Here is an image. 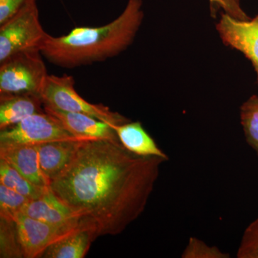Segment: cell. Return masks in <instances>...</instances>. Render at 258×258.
<instances>
[{
	"instance_id": "obj_2",
	"label": "cell",
	"mask_w": 258,
	"mask_h": 258,
	"mask_svg": "<svg viewBox=\"0 0 258 258\" xmlns=\"http://www.w3.org/2000/svg\"><path fill=\"white\" fill-rule=\"evenodd\" d=\"M142 0H128L123 13L98 28H76L60 37L49 35L40 52L51 63L74 69L115 57L133 42L144 19Z\"/></svg>"
},
{
	"instance_id": "obj_13",
	"label": "cell",
	"mask_w": 258,
	"mask_h": 258,
	"mask_svg": "<svg viewBox=\"0 0 258 258\" xmlns=\"http://www.w3.org/2000/svg\"><path fill=\"white\" fill-rule=\"evenodd\" d=\"M120 143L129 152L142 157H157L169 160L165 153L158 147L154 139L139 121L111 125Z\"/></svg>"
},
{
	"instance_id": "obj_22",
	"label": "cell",
	"mask_w": 258,
	"mask_h": 258,
	"mask_svg": "<svg viewBox=\"0 0 258 258\" xmlns=\"http://www.w3.org/2000/svg\"><path fill=\"white\" fill-rule=\"evenodd\" d=\"M212 16L222 10V13L230 15L232 18L240 20H247L249 18L242 10L240 0H209Z\"/></svg>"
},
{
	"instance_id": "obj_8",
	"label": "cell",
	"mask_w": 258,
	"mask_h": 258,
	"mask_svg": "<svg viewBox=\"0 0 258 258\" xmlns=\"http://www.w3.org/2000/svg\"><path fill=\"white\" fill-rule=\"evenodd\" d=\"M216 29L226 46L240 51L252 62L258 83V15L240 20L222 13Z\"/></svg>"
},
{
	"instance_id": "obj_9",
	"label": "cell",
	"mask_w": 258,
	"mask_h": 258,
	"mask_svg": "<svg viewBox=\"0 0 258 258\" xmlns=\"http://www.w3.org/2000/svg\"><path fill=\"white\" fill-rule=\"evenodd\" d=\"M21 214L55 227L81 228L79 217L52 192L50 186L40 198L30 200Z\"/></svg>"
},
{
	"instance_id": "obj_17",
	"label": "cell",
	"mask_w": 258,
	"mask_h": 258,
	"mask_svg": "<svg viewBox=\"0 0 258 258\" xmlns=\"http://www.w3.org/2000/svg\"><path fill=\"white\" fill-rule=\"evenodd\" d=\"M240 121L246 142L258 157V96L256 95L241 106Z\"/></svg>"
},
{
	"instance_id": "obj_16",
	"label": "cell",
	"mask_w": 258,
	"mask_h": 258,
	"mask_svg": "<svg viewBox=\"0 0 258 258\" xmlns=\"http://www.w3.org/2000/svg\"><path fill=\"white\" fill-rule=\"evenodd\" d=\"M0 184L14 190L30 200H35L42 196L49 186H40L32 184L25 179L8 162L0 159Z\"/></svg>"
},
{
	"instance_id": "obj_7",
	"label": "cell",
	"mask_w": 258,
	"mask_h": 258,
	"mask_svg": "<svg viewBox=\"0 0 258 258\" xmlns=\"http://www.w3.org/2000/svg\"><path fill=\"white\" fill-rule=\"evenodd\" d=\"M24 257H41L50 246L82 228H64L19 214L15 220Z\"/></svg>"
},
{
	"instance_id": "obj_6",
	"label": "cell",
	"mask_w": 258,
	"mask_h": 258,
	"mask_svg": "<svg viewBox=\"0 0 258 258\" xmlns=\"http://www.w3.org/2000/svg\"><path fill=\"white\" fill-rule=\"evenodd\" d=\"M83 141L70 133L60 120L46 111L35 113L0 132V145H41L57 142Z\"/></svg>"
},
{
	"instance_id": "obj_14",
	"label": "cell",
	"mask_w": 258,
	"mask_h": 258,
	"mask_svg": "<svg viewBox=\"0 0 258 258\" xmlns=\"http://www.w3.org/2000/svg\"><path fill=\"white\" fill-rule=\"evenodd\" d=\"M81 141L51 142L39 145V161L49 183L69 164Z\"/></svg>"
},
{
	"instance_id": "obj_18",
	"label": "cell",
	"mask_w": 258,
	"mask_h": 258,
	"mask_svg": "<svg viewBox=\"0 0 258 258\" xmlns=\"http://www.w3.org/2000/svg\"><path fill=\"white\" fill-rule=\"evenodd\" d=\"M0 257H24L15 222L0 218Z\"/></svg>"
},
{
	"instance_id": "obj_12",
	"label": "cell",
	"mask_w": 258,
	"mask_h": 258,
	"mask_svg": "<svg viewBox=\"0 0 258 258\" xmlns=\"http://www.w3.org/2000/svg\"><path fill=\"white\" fill-rule=\"evenodd\" d=\"M41 97L34 93L0 94V131L14 126L35 113L45 111Z\"/></svg>"
},
{
	"instance_id": "obj_1",
	"label": "cell",
	"mask_w": 258,
	"mask_h": 258,
	"mask_svg": "<svg viewBox=\"0 0 258 258\" xmlns=\"http://www.w3.org/2000/svg\"><path fill=\"white\" fill-rule=\"evenodd\" d=\"M166 161L134 154L119 140L81 141L49 186L95 240L121 233L142 215Z\"/></svg>"
},
{
	"instance_id": "obj_19",
	"label": "cell",
	"mask_w": 258,
	"mask_h": 258,
	"mask_svg": "<svg viewBox=\"0 0 258 258\" xmlns=\"http://www.w3.org/2000/svg\"><path fill=\"white\" fill-rule=\"evenodd\" d=\"M30 199L0 184V218L15 222Z\"/></svg>"
},
{
	"instance_id": "obj_15",
	"label": "cell",
	"mask_w": 258,
	"mask_h": 258,
	"mask_svg": "<svg viewBox=\"0 0 258 258\" xmlns=\"http://www.w3.org/2000/svg\"><path fill=\"white\" fill-rule=\"evenodd\" d=\"M93 241L91 232L81 229L50 246L42 257L83 258Z\"/></svg>"
},
{
	"instance_id": "obj_5",
	"label": "cell",
	"mask_w": 258,
	"mask_h": 258,
	"mask_svg": "<svg viewBox=\"0 0 258 258\" xmlns=\"http://www.w3.org/2000/svg\"><path fill=\"white\" fill-rule=\"evenodd\" d=\"M40 50L23 51L0 62V94L40 95L47 76Z\"/></svg>"
},
{
	"instance_id": "obj_3",
	"label": "cell",
	"mask_w": 258,
	"mask_h": 258,
	"mask_svg": "<svg viewBox=\"0 0 258 258\" xmlns=\"http://www.w3.org/2000/svg\"><path fill=\"white\" fill-rule=\"evenodd\" d=\"M72 76L48 75L40 93L43 106L60 111L91 115L111 125L130 121L123 115L112 111L104 105L93 104L86 101L76 92Z\"/></svg>"
},
{
	"instance_id": "obj_20",
	"label": "cell",
	"mask_w": 258,
	"mask_h": 258,
	"mask_svg": "<svg viewBox=\"0 0 258 258\" xmlns=\"http://www.w3.org/2000/svg\"><path fill=\"white\" fill-rule=\"evenodd\" d=\"M182 258H229V254L215 246H210L197 237H190L181 254Z\"/></svg>"
},
{
	"instance_id": "obj_10",
	"label": "cell",
	"mask_w": 258,
	"mask_h": 258,
	"mask_svg": "<svg viewBox=\"0 0 258 258\" xmlns=\"http://www.w3.org/2000/svg\"><path fill=\"white\" fill-rule=\"evenodd\" d=\"M47 113L57 118L70 133L81 140L111 139L119 140L111 125L83 113L60 111L43 106Z\"/></svg>"
},
{
	"instance_id": "obj_23",
	"label": "cell",
	"mask_w": 258,
	"mask_h": 258,
	"mask_svg": "<svg viewBox=\"0 0 258 258\" xmlns=\"http://www.w3.org/2000/svg\"><path fill=\"white\" fill-rule=\"evenodd\" d=\"M32 0H0V25L13 18Z\"/></svg>"
},
{
	"instance_id": "obj_21",
	"label": "cell",
	"mask_w": 258,
	"mask_h": 258,
	"mask_svg": "<svg viewBox=\"0 0 258 258\" xmlns=\"http://www.w3.org/2000/svg\"><path fill=\"white\" fill-rule=\"evenodd\" d=\"M236 255L237 258H258V218L244 230Z\"/></svg>"
},
{
	"instance_id": "obj_4",
	"label": "cell",
	"mask_w": 258,
	"mask_h": 258,
	"mask_svg": "<svg viewBox=\"0 0 258 258\" xmlns=\"http://www.w3.org/2000/svg\"><path fill=\"white\" fill-rule=\"evenodd\" d=\"M49 35L40 23L37 0H32L0 25V62L23 51L40 50Z\"/></svg>"
},
{
	"instance_id": "obj_11",
	"label": "cell",
	"mask_w": 258,
	"mask_h": 258,
	"mask_svg": "<svg viewBox=\"0 0 258 258\" xmlns=\"http://www.w3.org/2000/svg\"><path fill=\"white\" fill-rule=\"evenodd\" d=\"M0 159L8 162L32 184L50 186L40 169L39 145H0Z\"/></svg>"
}]
</instances>
